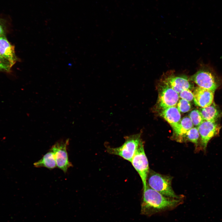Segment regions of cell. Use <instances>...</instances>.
<instances>
[{
  "label": "cell",
  "instance_id": "3",
  "mask_svg": "<svg viewBox=\"0 0 222 222\" xmlns=\"http://www.w3.org/2000/svg\"><path fill=\"white\" fill-rule=\"evenodd\" d=\"M191 80L198 86L210 90L214 92L221 82L220 77L214 70L208 65L203 66L191 77Z\"/></svg>",
  "mask_w": 222,
  "mask_h": 222
},
{
  "label": "cell",
  "instance_id": "17",
  "mask_svg": "<svg viewBox=\"0 0 222 222\" xmlns=\"http://www.w3.org/2000/svg\"><path fill=\"white\" fill-rule=\"evenodd\" d=\"M189 117L193 125L196 127L198 126L204 121L199 110L198 109H194L191 111L189 114Z\"/></svg>",
  "mask_w": 222,
  "mask_h": 222
},
{
  "label": "cell",
  "instance_id": "11",
  "mask_svg": "<svg viewBox=\"0 0 222 222\" xmlns=\"http://www.w3.org/2000/svg\"><path fill=\"white\" fill-rule=\"evenodd\" d=\"M0 56L9 61L12 66L18 60L14 46L9 43L5 35L0 36Z\"/></svg>",
  "mask_w": 222,
  "mask_h": 222
},
{
  "label": "cell",
  "instance_id": "7",
  "mask_svg": "<svg viewBox=\"0 0 222 222\" xmlns=\"http://www.w3.org/2000/svg\"><path fill=\"white\" fill-rule=\"evenodd\" d=\"M69 139H61L57 141L50 149L53 152L57 167L65 173L72 165L68 159L67 152L69 144Z\"/></svg>",
  "mask_w": 222,
  "mask_h": 222
},
{
  "label": "cell",
  "instance_id": "18",
  "mask_svg": "<svg viewBox=\"0 0 222 222\" xmlns=\"http://www.w3.org/2000/svg\"><path fill=\"white\" fill-rule=\"evenodd\" d=\"M177 105L179 111L183 113L189 111L191 108V105L189 101L183 99L179 100Z\"/></svg>",
  "mask_w": 222,
  "mask_h": 222
},
{
  "label": "cell",
  "instance_id": "4",
  "mask_svg": "<svg viewBox=\"0 0 222 222\" xmlns=\"http://www.w3.org/2000/svg\"><path fill=\"white\" fill-rule=\"evenodd\" d=\"M141 133L124 137L125 141L121 146L116 148L106 147L108 153L119 156L131 162L139 145L142 141Z\"/></svg>",
  "mask_w": 222,
  "mask_h": 222
},
{
  "label": "cell",
  "instance_id": "19",
  "mask_svg": "<svg viewBox=\"0 0 222 222\" xmlns=\"http://www.w3.org/2000/svg\"><path fill=\"white\" fill-rule=\"evenodd\" d=\"M179 95L181 98L189 102L191 101L194 99L193 92L190 89H184L179 93Z\"/></svg>",
  "mask_w": 222,
  "mask_h": 222
},
{
  "label": "cell",
  "instance_id": "2",
  "mask_svg": "<svg viewBox=\"0 0 222 222\" xmlns=\"http://www.w3.org/2000/svg\"><path fill=\"white\" fill-rule=\"evenodd\" d=\"M172 178L150 170L147 179L148 186L163 195L170 198L183 199L184 196L175 194L171 186Z\"/></svg>",
  "mask_w": 222,
  "mask_h": 222
},
{
  "label": "cell",
  "instance_id": "20",
  "mask_svg": "<svg viewBox=\"0 0 222 222\" xmlns=\"http://www.w3.org/2000/svg\"><path fill=\"white\" fill-rule=\"evenodd\" d=\"M12 67L9 61L0 56V70L10 72Z\"/></svg>",
  "mask_w": 222,
  "mask_h": 222
},
{
  "label": "cell",
  "instance_id": "15",
  "mask_svg": "<svg viewBox=\"0 0 222 222\" xmlns=\"http://www.w3.org/2000/svg\"><path fill=\"white\" fill-rule=\"evenodd\" d=\"M35 167H44L50 170L54 169L57 167L54 153L50 149L42 158L34 163Z\"/></svg>",
  "mask_w": 222,
  "mask_h": 222
},
{
  "label": "cell",
  "instance_id": "14",
  "mask_svg": "<svg viewBox=\"0 0 222 222\" xmlns=\"http://www.w3.org/2000/svg\"><path fill=\"white\" fill-rule=\"evenodd\" d=\"M204 120L217 121L222 117V111L214 102L208 107L202 108L199 110Z\"/></svg>",
  "mask_w": 222,
  "mask_h": 222
},
{
  "label": "cell",
  "instance_id": "12",
  "mask_svg": "<svg viewBox=\"0 0 222 222\" xmlns=\"http://www.w3.org/2000/svg\"><path fill=\"white\" fill-rule=\"evenodd\" d=\"M160 115L170 125L173 131L177 127L181 120L180 112L176 106L161 109Z\"/></svg>",
  "mask_w": 222,
  "mask_h": 222
},
{
  "label": "cell",
  "instance_id": "21",
  "mask_svg": "<svg viewBox=\"0 0 222 222\" xmlns=\"http://www.w3.org/2000/svg\"><path fill=\"white\" fill-rule=\"evenodd\" d=\"M0 19V36L5 35V31L3 23Z\"/></svg>",
  "mask_w": 222,
  "mask_h": 222
},
{
  "label": "cell",
  "instance_id": "13",
  "mask_svg": "<svg viewBox=\"0 0 222 222\" xmlns=\"http://www.w3.org/2000/svg\"><path fill=\"white\" fill-rule=\"evenodd\" d=\"M193 124L189 116H185L181 119L176 128L174 130V138L177 142H182L187 132L193 127Z\"/></svg>",
  "mask_w": 222,
  "mask_h": 222
},
{
  "label": "cell",
  "instance_id": "6",
  "mask_svg": "<svg viewBox=\"0 0 222 222\" xmlns=\"http://www.w3.org/2000/svg\"><path fill=\"white\" fill-rule=\"evenodd\" d=\"M140 176L143 184V191L146 188L150 169L147 157L144 151L142 141L139 145L130 162Z\"/></svg>",
  "mask_w": 222,
  "mask_h": 222
},
{
  "label": "cell",
  "instance_id": "8",
  "mask_svg": "<svg viewBox=\"0 0 222 222\" xmlns=\"http://www.w3.org/2000/svg\"><path fill=\"white\" fill-rule=\"evenodd\" d=\"M159 91L158 104L162 109L176 106L179 100V93L172 88L162 82Z\"/></svg>",
  "mask_w": 222,
  "mask_h": 222
},
{
  "label": "cell",
  "instance_id": "9",
  "mask_svg": "<svg viewBox=\"0 0 222 222\" xmlns=\"http://www.w3.org/2000/svg\"><path fill=\"white\" fill-rule=\"evenodd\" d=\"M161 81L178 93L184 89H191L193 87L192 84L187 78L176 76L172 72H168L164 74Z\"/></svg>",
  "mask_w": 222,
  "mask_h": 222
},
{
  "label": "cell",
  "instance_id": "16",
  "mask_svg": "<svg viewBox=\"0 0 222 222\" xmlns=\"http://www.w3.org/2000/svg\"><path fill=\"white\" fill-rule=\"evenodd\" d=\"M200 135L197 127H193L186 134L183 142L189 141L194 143L195 146V150L197 151L200 140Z\"/></svg>",
  "mask_w": 222,
  "mask_h": 222
},
{
  "label": "cell",
  "instance_id": "1",
  "mask_svg": "<svg viewBox=\"0 0 222 222\" xmlns=\"http://www.w3.org/2000/svg\"><path fill=\"white\" fill-rule=\"evenodd\" d=\"M183 202V199L165 196L150 187L146 184V188L143 191L141 214L150 216L173 210Z\"/></svg>",
  "mask_w": 222,
  "mask_h": 222
},
{
  "label": "cell",
  "instance_id": "22",
  "mask_svg": "<svg viewBox=\"0 0 222 222\" xmlns=\"http://www.w3.org/2000/svg\"><path fill=\"white\" fill-rule=\"evenodd\" d=\"M1 57V56H0Z\"/></svg>",
  "mask_w": 222,
  "mask_h": 222
},
{
  "label": "cell",
  "instance_id": "10",
  "mask_svg": "<svg viewBox=\"0 0 222 222\" xmlns=\"http://www.w3.org/2000/svg\"><path fill=\"white\" fill-rule=\"evenodd\" d=\"M193 93L195 104L201 108L208 107L213 102L214 92L210 90L198 86Z\"/></svg>",
  "mask_w": 222,
  "mask_h": 222
},
{
  "label": "cell",
  "instance_id": "5",
  "mask_svg": "<svg viewBox=\"0 0 222 222\" xmlns=\"http://www.w3.org/2000/svg\"><path fill=\"white\" fill-rule=\"evenodd\" d=\"M221 126L217 121L204 120L197 128L200 135V140L197 151H206L208 143L214 137L218 135Z\"/></svg>",
  "mask_w": 222,
  "mask_h": 222
}]
</instances>
